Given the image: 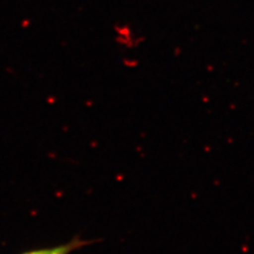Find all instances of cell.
<instances>
[{
  "label": "cell",
  "instance_id": "6da1fadb",
  "mask_svg": "<svg viewBox=\"0 0 254 254\" xmlns=\"http://www.w3.org/2000/svg\"><path fill=\"white\" fill-rule=\"evenodd\" d=\"M94 243L93 241H85L79 237H74L68 243L62 244L57 246V247L52 248H43V249H35L23 252L21 254H70L75 250L81 249L87 245H90Z\"/></svg>",
  "mask_w": 254,
  "mask_h": 254
}]
</instances>
